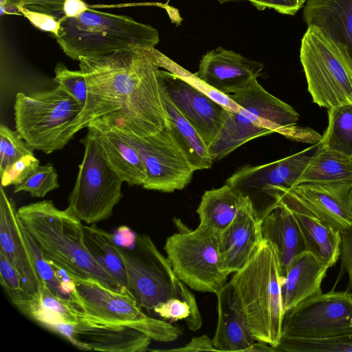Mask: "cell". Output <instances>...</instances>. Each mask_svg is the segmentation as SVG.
Listing matches in <instances>:
<instances>
[{
	"instance_id": "ac0fdd59",
	"label": "cell",
	"mask_w": 352,
	"mask_h": 352,
	"mask_svg": "<svg viewBox=\"0 0 352 352\" xmlns=\"http://www.w3.org/2000/svg\"><path fill=\"white\" fill-rule=\"evenodd\" d=\"M321 220L340 232L352 228V178L289 188Z\"/></svg>"
},
{
	"instance_id": "f35d334b",
	"label": "cell",
	"mask_w": 352,
	"mask_h": 352,
	"mask_svg": "<svg viewBox=\"0 0 352 352\" xmlns=\"http://www.w3.org/2000/svg\"><path fill=\"white\" fill-rule=\"evenodd\" d=\"M65 0H8L0 8V14H16L19 8L46 13L60 19L65 16L63 11Z\"/></svg>"
},
{
	"instance_id": "816d5d0a",
	"label": "cell",
	"mask_w": 352,
	"mask_h": 352,
	"mask_svg": "<svg viewBox=\"0 0 352 352\" xmlns=\"http://www.w3.org/2000/svg\"><path fill=\"white\" fill-rule=\"evenodd\" d=\"M299 1L300 3V4L302 5V6L303 7V5L307 1V0H299Z\"/></svg>"
},
{
	"instance_id": "3957f363",
	"label": "cell",
	"mask_w": 352,
	"mask_h": 352,
	"mask_svg": "<svg viewBox=\"0 0 352 352\" xmlns=\"http://www.w3.org/2000/svg\"><path fill=\"white\" fill-rule=\"evenodd\" d=\"M23 227L39 246L45 258L65 269L72 277L93 278L116 289L120 286L92 257L84 241L82 221L60 210L52 200L17 209Z\"/></svg>"
},
{
	"instance_id": "7402d4cb",
	"label": "cell",
	"mask_w": 352,
	"mask_h": 352,
	"mask_svg": "<svg viewBox=\"0 0 352 352\" xmlns=\"http://www.w3.org/2000/svg\"><path fill=\"white\" fill-rule=\"evenodd\" d=\"M218 321L212 338L216 351H244L256 341L249 330L230 283L216 294Z\"/></svg>"
},
{
	"instance_id": "ffe728a7",
	"label": "cell",
	"mask_w": 352,
	"mask_h": 352,
	"mask_svg": "<svg viewBox=\"0 0 352 352\" xmlns=\"http://www.w3.org/2000/svg\"><path fill=\"white\" fill-rule=\"evenodd\" d=\"M262 219L249 199L231 224L219 234L223 269L229 275L241 270L258 250L263 240Z\"/></svg>"
},
{
	"instance_id": "e575fe53",
	"label": "cell",
	"mask_w": 352,
	"mask_h": 352,
	"mask_svg": "<svg viewBox=\"0 0 352 352\" xmlns=\"http://www.w3.org/2000/svg\"><path fill=\"white\" fill-rule=\"evenodd\" d=\"M59 188L58 175L52 164L38 166L21 184L14 186V192H30L33 197H44Z\"/></svg>"
},
{
	"instance_id": "8fae6325",
	"label": "cell",
	"mask_w": 352,
	"mask_h": 352,
	"mask_svg": "<svg viewBox=\"0 0 352 352\" xmlns=\"http://www.w3.org/2000/svg\"><path fill=\"white\" fill-rule=\"evenodd\" d=\"M219 234L202 224L195 230H180L168 236L164 247L177 276L188 287L216 294L228 276L223 269Z\"/></svg>"
},
{
	"instance_id": "52a82bcc",
	"label": "cell",
	"mask_w": 352,
	"mask_h": 352,
	"mask_svg": "<svg viewBox=\"0 0 352 352\" xmlns=\"http://www.w3.org/2000/svg\"><path fill=\"white\" fill-rule=\"evenodd\" d=\"M72 278L75 288L69 298L78 311L79 321L133 327L162 342L180 336L176 326L145 314L126 287L116 289L96 279Z\"/></svg>"
},
{
	"instance_id": "4dcf8cb0",
	"label": "cell",
	"mask_w": 352,
	"mask_h": 352,
	"mask_svg": "<svg viewBox=\"0 0 352 352\" xmlns=\"http://www.w3.org/2000/svg\"><path fill=\"white\" fill-rule=\"evenodd\" d=\"M28 316L47 329L57 323L79 322L78 311L70 298L56 295L45 283L38 296L32 299Z\"/></svg>"
},
{
	"instance_id": "d4e9b609",
	"label": "cell",
	"mask_w": 352,
	"mask_h": 352,
	"mask_svg": "<svg viewBox=\"0 0 352 352\" xmlns=\"http://www.w3.org/2000/svg\"><path fill=\"white\" fill-rule=\"evenodd\" d=\"M303 19L344 45L352 56V0H307Z\"/></svg>"
},
{
	"instance_id": "8d00e7d4",
	"label": "cell",
	"mask_w": 352,
	"mask_h": 352,
	"mask_svg": "<svg viewBox=\"0 0 352 352\" xmlns=\"http://www.w3.org/2000/svg\"><path fill=\"white\" fill-rule=\"evenodd\" d=\"M21 228L32 260L40 278L54 294L65 298L60 291V283L52 265L45 258L38 244L22 225Z\"/></svg>"
},
{
	"instance_id": "44dd1931",
	"label": "cell",
	"mask_w": 352,
	"mask_h": 352,
	"mask_svg": "<svg viewBox=\"0 0 352 352\" xmlns=\"http://www.w3.org/2000/svg\"><path fill=\"white\" fill-rule=\"evenodd\" d=\"M152 339L133 327L79 321L74 324L72 344L78 349L107 352H142Z\"/></svg>"
},
{
	"instance_id": "5b68a950",
	"label": "cell",
	"mask_w": 352,
	"mask_h": 352,
	"mask_svg": "<svg viewBox=\"0 0 352 352\" xmlns=\"http://www.w3.org/2000/svg\"><path fill=\"white\" fill-rule=\"evenodd\" d=\"M55 36L63 52L74 60L135 47H154L158 31L133 19L89 8L77 18L63 16Z\"/></svg>"
},
{
	"instance_id": "74e56055",
	"label": "cell",
	"mask_w": 352,
	"mask_h": 352,
	"mask_svg": "<svg viewBox=\"0 0 352 352\" xmlns=\"http://www.w3.org/2000/svg\"><path fill=\"white\" fill-rule=\"evenodd\" d=\"M54 80L63 86L84 108L87 96L88 87L84 73L71 71L63 63L56 64Z\"/></svg>"
},
{
	"instance_id": "f546056e",
	"label": "cell",
	"mask_w": 352,
	"mask_h": 352,
	"mask_svg": "<svg viewBox=\"0 0 352 352\" xmlns=\"http://www.w3.org/2000/svg\"><path fill=\"white\" fill-rule=\"evenodd\" d=\"M86 248L99 265L120 286L126 287V276L122 258L115 248L113 234L96 226H83Z\"/></svg>"
},
{
	"instance_id": "836d02e7",
	"label": "cell",
	"mask_w": 352,
	"mask_h": 352,
	"mask_svg": "<svg viewBox=\"0 0 352 352\" xmlns=\"http://www.w3.org/2000/svg\"><path fill=\"white\" fill-rule=\"evenodd\" d=\"M0 279L2 287L12 302L23 314L28 316L33 298L24 289L16 270L1 252H0Z\"/></svg>"
},
{
	"instance_id": "cb8c5ba5",
	"label": "cell",
	"mask_w": 352,
	"mask_h": 352,
	"mask_svg": "<svg viewBox=\"0 0 352 352\" xmlns=\"http://www.w3.org/2000/svg\"><path fill=\"white\" fill-rule=\"evenodd\" d=\"M263 239L276 248L283 275L292 261L300 254L308 251L299 225L290 210L276 202V207L262 220Z\"/></svg>"
},
{
	"instance_id": "c3c4849f",
	"label": "cell",
	"mask_w": 352,
	"mask_h": 352,
	"mask_svg": "<svg viewBox=\"0 0 352 352\" xmlns=\"http://www.w3.org/2000/svg\"><path fill=\"white\" fill-rule=\"evenodd\" d=\"M278 351L277 349L264 342L256 341L248 350V352Z\"/></svg>"
},
{
	"instance_id": "5bb4252c",
	"label": "cell",
	"mask_w": 352,
	"mask_h": 352,
	"mask_svg": "<svg viewBox=\"0 0 352 352\" xmlns=\"http://www.w3.org/2000/svg\"><path fill=\"white\" fill-rule=\"evenodd\" d=\"M279 202L292 212L302 231L308 251L326 265L334 266L340 255L341 234L321 220L289 188L270 186L264 191L263 208Z\"/></svg>"
},
{
	"instance_id": "7dc6e473",
	"label": "cell",
	"mask_w": 352,
	"mask_h": 352,
	"mask_svg": "<svg viewBox=\"0 0 352 352\" xmlns=\"http://www.w3.org/2000/svg\"><path fill=\"white\" fill-rule=\"evenodd\" d=\"M89 8L83 0H65L63 6L65 16L68 18L79 17Z\"/></svg>"
},
{
	"instance_id": "4316f807",
	"label": "cell",
	"mask_w": 352,
	"mask_h": 352,
	"mask_svg": "<svg viewBox=\"0 0 352 352\" xmlns=\"http://www.w3.org/2000/svg\"><path fill=\"white\" fill-rule=\"evenodd\" d=\"M249 199L227 184L206 190L197 209L199 223L221 233L231 224Z\"/></svg>"
},
{
	"instance_id": "7c38bea8",
	"label": "cell",
	"mask_w": 352,
	"mask_h": 352,
	"mask_svg": "<svg viewBox=\"0 0 352 352\" xmlns=\"http://www.w3.org/2000/svg\"><path fill=\"white\" fill-rule=\"evenodd\" d=\"M351 333L352 292L333 289L285 311L280 339H324Z\"/></svg>"
},
{
	"instance_id": "4fadbf2b",
	"label": "cell",
	"mask_w": 352,
	"mask_h": 352,
	"mask_svg": "<svg viewBox=\"0 0 352 352\" xmlns=\"http://www.w3.org/2000/svg\"><path fill=\"white\" fill-rule=\"evenodd\" d=\"M114 132L139 153L147 175L144 188L173 192L184 189L191 182L195 170L167 126L145 137Z\"/></svg>"
},
{
	"instance_id": "d6a6232c",
	"label": "cell",
	"mask_w": 352,
	"mask_h": 352,
	"mask_svg": "<svg viewBox=\"0 0 352 352\" xmlns=\"http://www.w3.org/2000/svg\"><path fill=\"white\" fill-rule=\"evenodd\" d=\"M277 350L285 352H352V333L324 339L281 338Z\"/></svg>"
},
{
	"instance_id": "ab89813d",
	"label": "cell",
	"mask_w": 352,
	"mask_h": 352,
	"mask_svg": "<svg viewBox=\"0 0 352 352\" xmlns=\"http://www.w3.org/2000/svg\"><path fill=\"white\" fill-rule=\"evenodd\" d=\"M38 166L39 160L34 155H25L0 174L1 186L21 184Z\"/></svg>"
},
{
	"instance_id": "7bdbcfd3",
	"label": "cell",
	"mask_w": 352,
	"mask_h": 352,
	"mask_svg": "<svg viewBox=\"0 0 352 352\" xmlns=\"http://www.w3.org/2000/svg\"><path fill=\"white\" fill-rule=\"evenodd\" d=\"M340 234L341 265L337 283L339 278L346 273L349 276L347 290L352 292V228L340 232Z\"/></svg>"
},
{
	"instance_id": "e0dca14e",
	"label": "cell",
	"mask_w": 352,
	"mask_h": 352,
	"mask_svg": "<svg viewBox=\"0 0 352 352\" xmlns=\"http://www.w3.org/2000/svg\"><path fill=\"white\" fill-rule=\"evenodd\" d=\"M263 67L261 62L218 47L202 56L194 75L210 87L228 95L257 79Z\"/></svg>"
},
{
	"instance_id": "603a6c76",
	"label": "cell",
	"mask_w": 352,
	"mask_h": 352,
	"mask_svg": "<svg viewBox=\"0 0 352 352\" xmlns=\"http://www.w3.org/2000/svg\"><path fill=\"white\" fill-rule=\"evenodd\" d=\"M329 268L309 251L296 256L283 277L281 296L284 311L322 292L321 285Z\"/></svg>"
},
{
	"instance_id": "7a4b0ae2",
	"label": "cell",
	"mask_w": 352,
	"mask_h": 352,
	"mask_svg": "<svg viewBox=\"0 0 352 352\" xmlns=\"http://www.w3.org/2000/svg\"><path fill=\"white\" fill-rule=\"evenodd\" d=\"M241 107L238 112L225 109L223 126L208 146L213 161H219L245 143L278 133L291 140L308 142L311 131L297 126L298 113L252 80L243 89L228 94Z\"/></svg>"
},
{
	"instance_id": "8992f818",
	"label": "cell",
	"mask_w": 352,
	"mask_h": 352,
	"mask_svg": "<svg viewBox=\"0 0 352 352\" xmlns=\"http://www.w3.org/2000/svg\"><path fill=\"white\" fill-rule=\"evenodd\" d=\"M82 109L60 85L31 95L19 92L14 105L16 129L32 151L50 154L74 137L72 126Z\"/></svg>"
},
{
	"instance_id": "ba28073f",
	"label": "cell",
	"mask_w": 352,
	"mask_h": 352,
	"mask_svg": "<svg viewBox=\"0 0 352 352\" xmlns=\"http://www.w3.org/2000/svg\"><path fill=\"white\" fill-rule=\"evenodd\" d=\"M300 60L314 103L327 109L352 104V56L344 45L309 26Z\"/></svg>"
},
{
	"instance_id": "1f68e13d",
	"label": "cell",
	"mask_w": 352,
	"mask_h": 352,
	"mask_svg": "<svg viewBox=\"0 0 352 352\" xmlns=\"http://www.w3.org/2000/svg\"><path fill=\"white\" fill-rule=\"evenodd\" d=\"M319 144L352 156V104L328 109V125Z\"/></svg>"
},
{
	"instance_id": "b9f144b4",
	"label": "cell",
	"mask_w": 352,
	"mask_h": 352,
	"mask_svg": "<svg viewBox=\"0 0 352 352\" xmlns=\"http://www.w3.org/2000/svg\"><path fill=\"white\" fill-rule=\"evenodd\" d=\"M16 14H23L36 28L52 33L56 36L60 30V19L54 16L31 11L24 8H19Z\"/></svg>"
},
{
	"instance_id": "277c9868",
	"label": "cell",
	"mask_w": 352,
	"mask_h": 352,
	"mask_svg": "<svg viewBox=\"0 0 352 352\" xmlns=\"http://www.w3.org/2000/svg\"><path fill=\"white\" fill-rule=\"evenodd\" d=\"M282 280L278 252L272 242L263 239L254 256L234 273L230 281L255 340L276 349L280 343L285 314Z\"/></svg>"
},
{
	"instance_id": "484cf974",
	"label": "cell",
	"mask_w": 352,
	"mask_h": 352,
	"mask_svg": "<svg viewBox=\"0 0 352 352\" xmlns=\"http://www.w3.org/2000/svg\"><path fill=\"white\" fill-rule=\"evenodd\" d=\"M161 86L167 118L166 126L175 142L195 171L210 168L214 161L208 153L207 145L195 129L173 104L162 82Z\"/></svg>"
},
{
	"instance_id": "30bf717a",
	"label": "cell",
	"mask_w": 352,
	"mask_h": 352,
	"mask_svg": "<svg viewBox=\"0 0 352 352\" xmlns=\"http://www.w3.org/2000/svg\"><path fill=\"white\" fill-rule=\"evenodd\" d=\"M80 142L84 157L66 209L86 224H96L111 217L124 182L109 164L96 129L88 127Z\"/></svg>"
},
{
	"instance_id": "681fc988",
	"label": "cell",
	"mask_w": 352,
	"mask_h": 352,
	"mask_svg": "<svg viewBox=\"0 0 352 352\" xmlns=\"http://www.w3.org/2000/svg\"><path fill=\"white\" fill-rule=\"evenodd\" d=\"M8 0H0V8L3 7Z\"/></svg>"
},
{
	"instance_id": "6da1fadb",
	"label": "cell",
	"mask_w": 352,
	"mask_h": 352,
	"mask_svg": "<svg viewBox=\"0 0 352 352\" xmlns=\"http://www.w3.org/2000/svg\"><path fill=\"white\" fill-rule=\"evenodd\" d=\"M155 47H135L79 58L88 96L72 126L145 137L167 125Z\"/></svg>"
},
{
	"instance_id": "83f0119b",
	"label": "cell",
	"mask_w": 352,
	"mask_h": 352,
	"mask_svg": "<svg viewBox=\"0 0 352 352\" xmlns=\"http://www.w3.org/2000/svg\"><path fill=\"white\" fill-rule=\"evenodd\" d=\"M98 133L109 164L122 181L129 186H142L147 175L138 151L113 131Z\"/></svg>"
},
{
	"instance_id": "60d3db41",
	"label": "cell",
	"mask_w": 352,
	"mask_h": 352,
	"mask_svg": "<svg viewBox=\"0 0 352 352\" xmlns=\"http://www.w3.org/2000/svg\"><path fill=\"white\" fill-rule=\"evenodd\" d=\"M180 76V75H179ZM187 81L202 91L211 100L218 103L223 108L232 111L238 112L241 107L233 101L228 95L224 94L217 89L210 87L205 82L198 79L194 74H190L187 71L182 76Z\"/></svg>"
},
{
	"instance_id": "f907efd6",
	"label": "cell",
	"mask_w": 352,
	"mask_h": 352,
	"mask_svg": "<svg viewBox=\"0 0 352 352\" xmlns=\"http://www.w3.org/2000/svg\"><path fill=\"white\" fill-rule=\"evenodd\" d=\"M217 1H219V3H225L227 1H237V0H217Z\"/></svg>"
},
{
	"instance_id": "bcb514c9",
	"label": "cell",
	"mask_w": 352,
	"mask_h": 352,
	"mask_svg": "<svg viewBox=\"0 0 352 352\" xmlns=\"http://www.w3.org/2000/svg\"><path fill=\"white\" fill-rule=\"evenodd\" d=\"M113 236L114 242L117 245L129 249L133 247L137 234L126 226H120Z\"/></svg>"
},
{
	"instance_id": "2e32d148",
	"label": "cell",
	"mask_w": 352,
	"mask_h": 352,
	"mask_svg": "<svg viewBox=\"0 0 352 352\" xmlns=\"http://www.w3.org/2000/svg\"><path fill=\"white\" fill-rule=\"evenodd\" d=\"M160 76L162 86L173 104L208 146L223 126L225 108L182 76L169 71L160 70Z\"/></svg>"
},
{
	"instance_id": "d6986e66",
	"label": "cell",
	"mask_w": 352,
	"mask_h": 352,
	"mask_svg": "<svg viewBox=\"0 0 352 352\" xmlns=\"http://www.w3.org/2000/svg\"><path fill=\"white\" fill-rule=\"evenodd\" d=\"M0 252L18 272L24 289L32 298L43 285L25 243L14 201L0 188Z\"/></svg>"
},
{
	"instance_id": "d590c367",
	"label": "cell",
	"mask_w": 352,
	"mask_h": 352,
	"mask_svg": "<svg viewBox=\"0 0 352 352\" xmlns=\"http://www.w3.org/2000/svg\"><path fill=\"white\" fill-rule=\"evenodd\" d=\"M27 155H34L18 133L4 124L0 125V174Z\"/></svg>"
},
{
	"instance_id": "9c48e42d",
	"label": "cell",
	"mask_w": 352,
	"mask_h": 352,
	"mask_svg": "<svg viewBox=\"0 0 352 352\" xmlns=\"http://www.w3.org/2000/svg\"><path fill=\"white\" fill-rule=\"evenodd\" d=\"M115 248L124 266L126 289L148 315L155 316L158 308L176 298L197 305L193 294L177 276L149 236L137 234L132 248L116 244Z\"/></svg>"
},
{
	"instance_id": "f1b7e54d",
	"label": "cell",
	"mask_w": 352,
	"mask_h": 352,
	"mask_svg": "<svg viewBox=\"0 0 352 352\" xmlns=\"http://www.w3.org/2000/svg\"><path fill=\"white\" fill-rule=\"evenodd\" d=\"M351 178L352 156L344 155L319 144L312 154L298 184L334 182Z\"/></svg>"
},
{
	"instance_id": "f6af8a7d",
	"label": "cell",
	"mask_w": 352,
	"mask_h": 352,
	"mask_svg": "<svg viewBox=\"0 0 352 352\" xmlns=\"http://www.w3.org/2000/svg\"><path fill=\"white\" fill-rule=\"evenodd\" d=\"M167 351H182V352H197L202 351H216L214 346L212 339L208 336L203 335L199 337H195L186 345L176 349L165 350Z\"/></svg>"
},
{
	"instance_id": "ee69618b",
	"label": "cell",
	"mask_w": 352,
	"mask_h": 352,
	"mask_svg": "<svg viewBox=\"0 0 352 352\" xmlns=\"http://www.w3.org/2000/svg\"><path fill=\"white\" fill-rule=\"evenodd\" d=\"M259 10L266 8L287 15H294L302 6L299 0H245Z\"/></svg>"
},
{
	"instance_id": "9a60e30c",
	"label": "cell",
	"mask_w": 352,
	"mask_h": 352,
	"mask_svg": "<svg viewBox=\"0 0 352 352\" xmlns=\"http://www.w3.org/2000/svg\"><path fill=\"white\" fill-rule=\"evenodd\" d=\"M311 148L268 164L244 166L226 182L250 199L256 214L261 219L265 190L270 186L291 188L296 186L311 160Z\"/></svg>"
}]
</instances>
